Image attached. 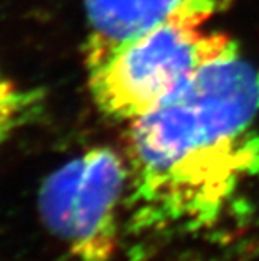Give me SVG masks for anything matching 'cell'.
Listing matches in <instances>:
<instances>
[{"label":"cell","mask_w":259,"mask_h":261,"mask_svg":"<svg viewBox=\"0 0 259 261\" xmlns=\"http://www.w3.org/2000/svg\"><path fill=\"white\" fill-rule=\"evenodd\" d=\"M234 46L231 37L206 31L202 22L170 20L84 63L88 86L104 115L130 123Z\"/></svg>","instance_id":"cell-2"},{"label":"cell","mask_w":259,"mask_h":261,"mask_svg":"<svg viewBox=\"0 0 259 261\" xmlns=\"http://www.w3.org/2000/svg\"><path fill=\"white\" fill-rule=\"evenodd\" d=\"M229 0H84L88 34L84 63L170 20L206 22Z\"/></svg>","instance_id":"cell-4"},{"label":"cell","mask_w":259,"mask_h":261,"mask_svg":"<svg viewBox=\"0 0 259 261\" xmlns=\"http://www.w3.org/2000/svg\"><path fill=\"white\" fill-rule=\"evenodd\" d=\"M259 66L238 46L128 123L131 229L214 226L259 172Z\"/></svg>","instance_id":"cell-1"},{"label":"cell","mask_w":259,"mask_h":261,"mask_svg":"<svg viewBox=\"0 0 259 261\" xmlns=\"http://www.w3.org/2000/svg\"><path fill=\"white\" fill-rule=\"evenodd\" d=\"M128 187L126 157L109 147L90 148L44 179L37 197L42 223L76 261H111Z\"/></svg>","instance_id":"cell-3"},{"label":"cell","mask_w":259,"mask_h":261,"mask_svg":"<svg viewBox=\"0 0 259 261\" xmlns=\"http://www.w3.org/2000/svg\"><path fill=\"white\" fill-rule=\"evenodd\" d=\"M42 94L20 86L0 69V145L41 112Z\"/></svg>","instance_id":"cell-5"}]
</instances>
